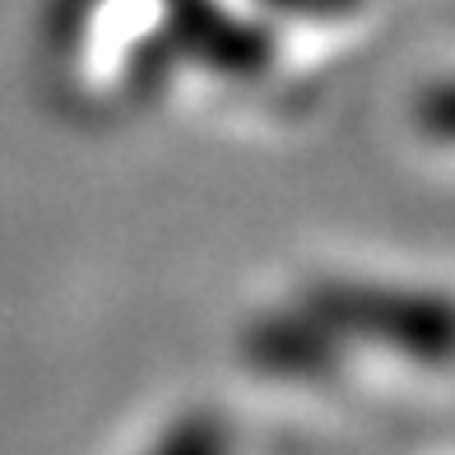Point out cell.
<instances>
[{
	"instance_id": "6da1fadb",
	"label": "cell",
	"mask_w": 455,
	"mask_h": 455,
	"mask_svg": "<svg viewBox=\"0 0 455 455\" xmlns=\"http://www.w3.org/2000/svg\"><path fill=\"white\" fill-rule=\"evenodd\" d=\"M302 307L330 325L400 348L419 363H455V302L419 288H377V283H321Z\"/></svg>"
},
{
	"instance_id": "7a4b0ae2",
	"label": "cell",
	"mask_w": 455,
	"mask_h": 455,
	"mask_svg": "<svg viewBox=\"0 0 455 455\" xmlns=\"http://www.w3.org/2000/svg\"><path fill=\"white\" fill-rule=\"evenodd\" d=\"M246 363L256 371H270V377H288V381H316L330 377L339 367V348H335V330H330L312 307H298V312H275L256 321L246 330Z\"/></svg>"
},
{
	"instance_id": "3957f363",
	"label": "cell",
	"mask_w": 455,
	"mask_h": 455,
	"mask_svg": "<svg viewBox=\"0 0 455 455\" xmlns=\"http://www.w3.org/2000/svg\"><path fill=\"white\" fill-rule=\"evenodd\" d=\"M149 455H233V437L219 413H186L163 432Z\"/></svg>"
},
{
	"instance_id": "277c9868",
	"label": "cell",
	"mask_w": 455,
	"mask_h": 455,
	"mask_svg": "<svg viewBox=\"0 0 455 455\" xmlns=\"http://www.w3.org/2000/svg\"><path fill=\"white\" fill-rule=\"evenodd\" d=\"M419 116H423V126H427L432 135L455 140V84H451V89H437L432 98H423Z\"/></svg>"
}]
</instances>
